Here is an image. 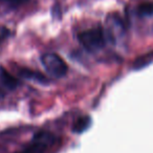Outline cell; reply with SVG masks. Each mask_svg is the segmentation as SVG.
Wrapping results in <instances>:
<instances>
[{
	"mask_svg": "<svg viewBox=\"0 0 153 153\" xmlns=\"http://www.w3.org/2000/svg\"><path fill=\"white\" fill-rule=\"evenodd\" d=\"M89 123H90L89 117H81V119H79L76 123H74V131H76V132L83 131V130H85L86 128L88 127Z\"/></svg>",
	"mask_w": 153,
	"mask_h": 153,
	"instance_id": "ba28073f",
	"label": "cell"
},
{
	"mask_svg": "<svg viewBox=\"0 0 153 153\" xmlns=\"http://www.w3.org/2000/svg\"><path fill=\"white\" fill-rule=\"evenodd\" d=\"M4 1H7L10 3H13V4H19V3L24 2L25 0H4Z\"/></svg>",
	"mask_w": 153,
	"mask_h": 153,
	"instance_id": "9c48e42d",
	"label": "cell"
},
{
	"mask_svg": "<svg viewBox=\"0 0 153 153\" xmlns=\"http://www.w3.org/2000/svg\"><path fill=\"white\" fill-rule=\"evenodd\" d=\"M55 143V136L49 132L41 131L37 133L32 142L17 153H45V151Z\"/></svg>",
	"mask_w": 153,
	"mask_h": 153,
	"instance_id": "3957f363",
	"label": "cell"
},
{
	"mask_svg": "<svg viewBox=\"0 0 153 153\" xmlns=\"http://www.w3.org/2000/svg\"><path fill=\"white\" fill-rule=\"evenodd\" d=\"M138 15L140 16H151L153 15V3L152 2H145L140 4L138 7Z\"/></svg>",
	"mask_w": 153,
	"mask_h": 153,
	"instance_id": "52a82bcc",
	"label": "cell"
},
{
	"mask_svg": "<svg viewBox=\"0 0 153 153\" xmlns=\"http://www.w3.org/2000/svg\"><path fill=\"white\" fill-rule=\"evenodd\" d=\"M19 74L25 79L28 80H34V81H37L39 83H44V82H47L46 76H43L41 72L36 71V70L30 69V68H25L22 67L19 69Z\"/></svg>",
	"mask_w": 153,
	"mask_h": 153,
	"instance_id": "5b68a950",
	"label": "cell"
},
{
	"mask_svg": "<svg viewBox=\"0 0 153 153\" xmlns=\"http://www.w3.org/2000/svg\"><path fill=\"white\" fill-rule=\"evenodd\" d=\"M41 62L48 74L53 76V78H62L68 71L67 64L57 53H45L41 57Z\"/></svg>",
	"mask_w": 153,
	"mask_h": 153,
	"instance_id": "7a4b0ae2",
	"label": "cell"
},
{
	"mask_svg": "<svg viewBox=\"0 0 153 153\" xmlns=\"http://www.w3.org/2000/svg\"><path fill=\"white\" fill-rule=\"evenodd\" d=\"M0 81L10 90L16 89L18 87V85H19V81H18L17 78H15L13 74H10L3 67H0Z\"/></svg>",
	"mask_w": 153,
	"mask_h": 153,
	"instance_id": "277c9868",
	"label": "cell"
},
{
	"mask_svg": "<svg viewBox=\"0 0 153 153\" xmlns=\"http://www.w3.org/2000/svg\"><path fill=\"white\" fill-rule=\"evenodd\" d=\"M151 63H153V51L136 58L135 61L133 62V68L134 69H142Z\"/></svg>",
	"mask_w": 153,
	"mask_h": 153,
	"instance_id": "8992f818",
	"label": "cell"
},
{
	"mask_svg": "<svg viewBox=\"0 0 153 153\" xmlns=\"http://www.w3.org/2000/svg\"><path fill=\"white\" fill-rule=\"evenodd\" d=\"M78 39H79L80 43L90 51H99L102 47H104L105 43H106L105 35L103 33V30L100 27L83 30L78 35Z\"/></svg>",
	"mask_w": 153,
	"mask_h": 153,
	"instance_id": "6da1fadb",
	"label": "cell"
}]
</instances>
